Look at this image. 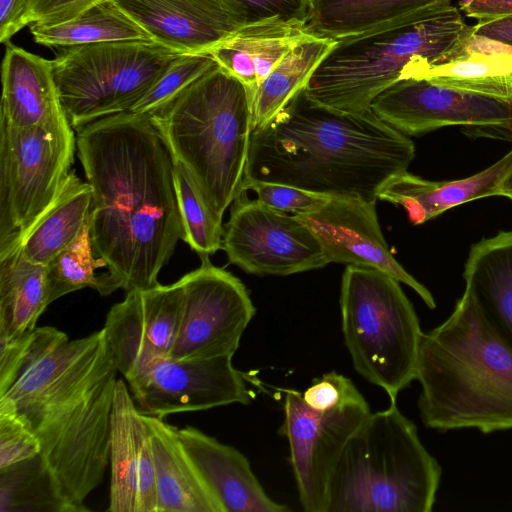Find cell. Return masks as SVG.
<instances>
[{
    "label": "cell",
    "instance_id": "obj_32",
    "mask_svg": "<svg viewBox=\"0 0 512 512\" xmlns=\"http://www.w3.org/2000/svg\"><path fill=\"white\" fill-rule=\"evenodd\" d=\"M91 223L90 220L72 245L45 265L50 304L66 294L86 287L97 290L103 296L121 288L120 283L108 271L96 274V270L107 267V263L101 257L93 255Z\"/></svg>",
    "mask_w": 512,
    "mask_h": 512
},
{
    "label": "cell",
    "instance_id": "obj_44",
    "mask_svg": "<svg viewBox=\"0 0 512 512\" xmlns=\"http://www.w3.org/2000/svg\"><path fill=\"white\" fill-rule=\"evenodd\" d=\"M473 33L512 47V15L477 21Z\"/></svg>",
    "mask_w": 512,
    "mask_h": 512
},
{
    "label": "cell",
    "instance_id": "obj_15",
    "mask_svg": "<svg viewBox=\"0 0 512 512\" xmlns=\"http://www.w3.org/2000/svg\"><path fill=\"white\" fill-rule=\"evenodd\" d=\"M125 379L139 411L159 418L251 402L245 377L233 367L232 357L156 358Z\"/></svg>",
    "mask_w": 512,
    "mask_h": 512
},
{
    "label": "cell",
    "instance_id": "obj_26",
    "mask_svg": "<svg viewBox=\"0 0 512 512\" xmlns=\"http://www.w3.org/2000/svg\"><path fill=\"white\" fill-rule=\"evenodd\" d=\"M463 276L465 289L512 347V231L499 232L473 245Z\"/></svg>",
    "mask_w": 512,
    "mask_h": 512
},
{
    "label": "cell",
    "instance_id": "obj_18",
    "mask_svg": "<svg viewBox=\"0 0 512 512\" xmlns=\"http://www.w3.org/2000/svg\"><path fill=\"white\" fill-rule=\"evenodd\" d=\"M110 512H158L150 434L124 380L116 381L109 435Z\"/></svg>",
    "mask_w": 512,
    "mask_h": 512
},
{
    "label": "cell",
    "instance_id": "obj_21",
    "mask_svg": "<svg viewBox=\"0 0 512 512\" xmlns=\"http://www.w3.org/2000/svg\"><path fill=\"white\" fill-rule=\"evenodd\" d=\"M0 118L17 127L69 124L55 82L53 60L7 43L2 62Z\"/></svg>",
    "mask_w": 512,
    "mask_h": 512
},
{
    "label": "cell",
    "instance_id": "obj_22",
    "mask_svg": "<svg viewBox=\"0 0 512 512\" xmlns=\"http://www.w3.org/2000/svg\"><path fill=\"white\" fill-rule=\"evenodd\" d=\"M512 171V149L488 168L466 178L430 181L407 171L393 176L378 192V199L405 208L415 225L469 201L500 196L502 183Z\"/></svg>",
    "mask_w": 512,
    "mask_h": 512
},
{
    "label": "cell",
    "instance_id": "obj_41",
    "mask_svg": "<svg viewBox=\"0 0 512 512\" xmlns=\"http://www.w3.org/2000/svg\"><path fill=\"white\" fill-rule=\"evenodd\" d=\"M33 333L14 339L0 337V395L16 381L25 363Z\"/></svg>",
    "mask_w": 512,
    "mask_h": 512
},
{
    "label": "cell",
    "instance_id": "obj_19",
    "mask_svg": "<svg viewBox=\"0 0 512 512\" xmlns=\"http://www.w3.org/2000/svg\"><path fill=\"white\" fill-rule=\"evenodd\" d=\"M153 39L183 54L209 53L248 19L232 0H116Z\"/></svg>",
    "mask_w": 512,
    "mask_h": 512
},
{
    "label": "cell",
    "instance_id": "obj_37",
    "mask_svg": "<svg viewBox=\"0 0 512 512\" xmlns=\"http://www.w3.org/2000/svg\"><path fill=\"white\" fill-rule=\"evenodd\" d=\"M41 446L17 413L0 400V469L40 455Z\"/></svg>",
    "mask_w": 512,
    "mask_h": 512
},
{
    "label": "cell",
    "instance_id": "obj_4",
    "mask_svg": "<svg viewBox=\"0 0 512 512\" xmlns=\"http://www.w3.org/2000/svg\"><path fill=\"white\" fill-rule=\"evenodd\" d=\"M415 379L425 427L512 429V347L465 289L451 315L423 334Z\"/></svg>",
    "mask_w": 512,
    "mask_h": 512
},
{
    "label": "cell",
    "instance_id": "obj_28",
    "mask_svg": "<svg viewBox=\"0 0 512 512\" xmlns=\"http://www.w3.org/2000/svg\"><path fill=\"white\" fill-rule=\"evenodd\" d=\"M92 202L90 184L70 171L53 203L17 247L23 257L32 263L47 265L72 245L90 222Z\"/></svg>",
    "mask_w": 512,
    "mask_h": 512
},
{
    "label": "cell",
    "instance_id": "obj_9",
    "mask_svg": "<svg viewBox=\"0 0 512 512\" xmlns=\"http://www.w3.org/2000/svg\"><path fill=\"white\" fill-rule=\"evenodd\" d=\"M182 55L154 40L65 47L53 68L69 124L76 130L128 111Z\"/></svg>",
    "mask_w": 512,
    "mask_h": 512
},
{
    "label": "cell",
    "instance_id": "obj_36",
    "mask_svg": "<svg viewBox=\"0 0 512 512\" xmlns=\"http://www.w3.org/2000/svg\"><path fill=\"white\" fill-rule=\"evenodd\" d=\"M246 190H252L260 203L295 216L315 212L332 198L287 184L252 179L244 180L242 193Z\"/></svg>",
    "mask_w": 512,
    "mask_h": 512
},
{
    "label": "cell",
    "instance_id": "obj_14",
    "mask_svg": "<svg viewBox=\"0 0 512 512\" xmlns=\"http://www.w3.org/2000/svg\"><path fill=\"white\" fill-rule=\"evenodd\" d=\"M222 249L230 263L260 276H287L328 264L318 239L297 216L243 193L233 202Z\"/></svg>",
    "mask_w": 512,
    "mask_h": 512
},
{
    "label": "cell",
    "instance_id": "obj_33",
    "mask_svg": "<svg viewBox=\"0 0 512 512\" xmlns=\"http://www.w3.org/2000/svg\"><path fill=\"white\" fill-rule=\"evenodd\" d=\"M73 512L40 455L0 469V512Z\"/></svg>",
    "mask_w": 512,
    "mask_h": 512
},
{
    "label": "cell",
    "instance_id": "obj_8",
    "mask_svg": "<svg viewBox=\"0 0 512 512\" xmlns=\"http://www.w3.org/2000/svg\"><path fill=\"white\" fill-rule=\"evenodd\" d=\"M400 283L382 270L347 265L340 291L342 333L353 367L390 401L415 380L424 334Z\"/></svg>",
    "mask_w": 512,
    "mask_h": 512
},
{
    "label": "cell",
    "instance_id": "obj_31",
    "mask_svg": "<svg viewBox=\"0 0 512 512\" xmlns=\"http://www.w3.org/2000/svg\"><path fill=\"white\" fill-rule=\"evenodd\" d=\"M336 41L309 35L297 43L260 83L252 101L253 129L271 121L300 91Z\"/></svg>",
    "mask_w": 512,
    "mask_h": 512
},
{
    "label": "cell",
    "instance_id": "obj_13",
    "mask_svg": "<svg viewBox=\"0 0 512 512\" xmlns=\"http://www.w3.org/2000/svg\"><path fill=\"white\" fill-rule=\"evenodd\" d=\"M199 268L179 280L183 308L170 357H233L256 309L245 285L230 272L201 256Z\"/></svg>",
    "mask_w": 512,
    "mask_h": 512
},
{
    "label": "cell",
    "instance_id": "obj_29",
    "mask_svg": "<svg viewBox=\"0 0 512 512\" xmlns=\"http://www.w3.org/2000/svg\"><path fill=\"white\" fill-rule=\"evenodd\" d=\"M49 304L45 266L25 259L18 248L0 254V337L33 332Z\"/></svg>",
    "mask_w": 512,
    "mask_h": 512
},
{
    "label": "cell",
    "instance_id": "obj_42",
    "mask_svg": "<svg viewBox=\"0 0 512 512\" xmlns=\"http://www.w3.org/2000/svg\"><path fill=\"white\" fill-rule=\"evenodd\" d=\"M459 6L477 21L512 15V0H459Z\"/></svg>",
    "mask_w": 512,
    "mask_h": 512
},
{
    "label": "cell",
    "instance_id": "obj_12",
    "mask_svg": "<svg viewBox=\"0 0 512 512\" xmlns=\"http://www.w3.org/2000/svg\"><path fill=\"white\" fill-rule=\"evenodd\" d=\"M370 109L405 135L461 126L470 136L512 141V100L437 85L423 78L398 80L372 101Z\"/></svg>",
    "mask_w": 512,
    "mask_h": 512
},
{
    "label": "cell",
    "instance_id": "obj_16",
    "mask_svg": "<svg viewBox=\"0 0 512 512\" xmlns=\"http://www.w3.org/2000/svg\"><path fill=\"white\" fill-rule=\"evenodd\" d=\"M183 308L180 280L127 291L111 307L103 327L117 370L126 378L139 366L170 357Z\"/></svg>",
    "mask_w": 512,
    "mask_h": 512
},
{
    "label": "cell",
    "instance_id": "obj_7",
    "mask_svg": "<svg viewBox=\"0 0 512 512\" xmlns=\"http://www.w3.org/2000/svg\"><path fill=\"white\" fill-rule=\"evenodd\" d=\"M442 469L396 401L370 413L331 480L327 512H430Z\"/></svg>",
    "mask_w": 512,
    "mask_h": 512
},
{
    "label": "cell",
    "instance_id": "obj_10",
    "mask_svg": "<svg viewBox=\"0 0 512 512\" xmlns=\"http://www.w3.org/2000/svg\"><path fill=\"white\" fill-rule=\"evenodd\" d=\"M75 149L70 124L17 127L0 118V254L17 248L53 203Z\"/></svg>",
    "mask_w": 512,
    "mask_h": 512
},
{
    "label": "cell",
    "instance_id": "obj_20",
    "mask_svg": "<svg viewBox=\"0 0 512 512\" xmlns=\"http://www.w3.org/2000/svg\"><path fill=\"white\" fill-rule=\"evenodd\" d=\"M179 440L222 512H285L254 475L248 459L192 426L177 430Z\"/></svg>",
    "mask_w": 512,
    "mask_h": 512
},
{
    "label": "cell",
    "instance_id": "obj_3",
    "mask_svg": "<svg viewBox=\"0 0 512 512\" xmlns=\"http://www.w3.org/2000/svg\"><path fill=\"white\" fill-rule=\"evenodd\" d=\"M414 157L412 140L371 109L339 111L311 100L303 89L253 129L244 180L376 202L383 185L407 171Z\"/></svg>",
    "mask_w": 512,
    "mask_h": 512
},
{
    "label": "cell",
    "instance_id": "obj_25",
    "mask_svg": "<svg viewBox=\"0 0 512 512\" xmlns=\"http://www.w3.org/2000/svg\"><path fill=\"white\" fill-rule=\"evenodd\" d=\"M453 0H311L306 31L330 40L363 34L416 17L446 13Z\"/></svg>",
    "mask_w": 512,
    "mask_h": 512
},
{
    "label": "cell",
    "instance_id": "obj_6",
    "mask_svg": "<svg viewBox=\"0 0 512 512\" xmlns=\"http://www.w3.org/2000/svg\"><path fill=\"white\" fill-rule=\"evenodd\" d=\"M473 31L453 6L438 16L410 18L337 40L305 93L339 111L369 110L372 101L398 80L461 55Z\"/></svg>",
    "mask_w": 512,
    "mask_h": 512
},
{
    "label": "cell",
    "instance_id": "obj_39",
    "mask_svg": "<svg viewBox=\"0 0 512 512\" xmlns=\"http://www.w3.org/2000/svg\"><path fill=\"white\" fill-rule=\"evenodd\" d=\"M105 0H22V23H56L75 17L90 6Z\"/></svg>",
    "mask_w": 512,
    "mask_h": 512
},
{
    "label": "cell",
    "instance_id": "obj_2",
    "mask_svg": "<svg viewBox=\"0 0 512 512\" xmlns=\"http://www.w3.org/2000/svg\"><path fill=\"white\" fill-rule=\"evenodd\" d=\"M117 372L103 328L69 340L57 328L36 327L16 381L0 395L37 437L73 512L87 511L84 501L109 464Z\"/></svg>",
    "mask_w": 512,
    "mask_h": 512
},
{
    "label": "cell",
    "instance_id": "obj_30",
    "mask_svg": "<svg viewBox=\"0 0 512 512\" xmlns=\"http://www.w3.org/2000/svg\"><path fill=\"white\" fill-rule=\"evenodd\" d=\"M29 29L37 44L48 47L65 48L113 41L154 40L116 0L98 2L64 21L34 22L29 25Z\"/></svg>",
    "mask_w": 512,
    "mask_h": 512
},
{
    "label": "cell",
    "instance_id": "obj_17",
    "mask_svg": "<svg viewBox=\"0 0 512 512\" xmlns=\"http://www.w3.org/2000/svg\"><path fill=\"white\" fill-rule=\"evenodd\" d=\"M297 217L318 239L329 263H343L382 270L412 288L430 308L431 292L391 254L376 213V202L332 197L319 210Z\"/></svg>",
    "mask_w": 512,
    "mask_h": 512
},
{
    "label": "cell",
    "instance_id": "obj_40",
    "mask_svg": "<svg viewBox=\"0 0 512 512\" xmlns=\"http://www.w3.org/2000/svg\"><path fill=\"white\" fill-rule=\"evenodd\" d=\"M354 386L349 378L331 371L315 379L302 393V397L312 409L329 410L337 406Z\"/></svg>",
    "mask_w": 512,
    "mask_h": 512
},
{
    "label": "cell",
    "instance_id": "obj_27",
    "mask_svg": "<svg viewBox=\"0 0 512 512\" xmlns=\"http://www.w3.org/2000/svg\"><path fill=\"white\" fill-rule=\"evenodd\" d=\"M409 77L512 100V47L473 33L461 55L426 66Z\"/></svg>",
    "mask_w": 512,
    "mask_h": 512
},
{
    "label": "cell",
    "instance_id": "obj_38",
    "mask_svg": "<svg viewBox=\"0 0 512 512\" xmlns=\"http://www.w3.org/2000/svg\"><path fill=\"white\" fill-rule=\"evenodd\" d=\"M246 15L248 22L282 19L306 23L311 0H232Z\"/></svg>",
    "mask_w": 512,
    "mask_h": 512
},
{
    "label": "cell",
    "instance_id": "obj_11",
    "mask_svg": "<svg viewBox=\"0 0 512 512\" xmlns=\"http://www.w3.org/2000/svg\"><path fill=\"white\" fill-rule=\"evenodd\" d=\"M370 409L354 386L335 407H309L302 393L285 390L284 419L278 430L288 439L299 501L306 512H327L332 477L344 449Z\"/></svg>",
    "mask_w": 512,
    "mask_h": 512
},
{
    "label": "cell",
    "instance_id": "obj_1",
    "mask_svg": "<svg viewBox=\"0 0 512 512\" xmlns=\"http://www.w3.org/2000/svg\"><path fill=\"white\" fill-rule=\"evenodd\" d=\"M93 193L91 238L108 272L130 291L159 284L183 227L175 162L149 114L122 112L76 129Z\"/></svg>",
    "mask_w": 512,
    "mask_h": 512
},
{
    "label": "cell",
    "instance_id": "obj_35",
    "mask_svg": "<svg viewBox=\"0 0 512 512\" xmlns=\"http://www.w3.org/2000/svg\"><path fill=\"white\" fill-rule=\"evenodd\" d=\"M210 53L185 54L175 60L128 111L151 114L170 101L215 64Z\"/></svg>",
    "mask_w": 512,
    "mask_h": 512
},
{
    "label": "cell",
    "instance_id": "obj_23",
    "mask_svg": "<svg viewBox=\"0 0 512 512\" xmlns=\"http://www.w3.org/2000/svg\"><path fill=\"white\" fill-rule=\"evenodd\" d=\"M309 35L305 23L267 19L244 25L209 53L219 66L245 85L253 101L260 83Z\"/></svg>",
    "mask_w": 512,
    "mask_h": 512
},
{
    "label": "cell",
    "instance_id": "obj_34",
    "mask_svg": "<svg viewBox=\"0 0 512 512\" xmlns=\"http://www.w3.org/2000/svg\"><path fill=\"white\" fill-rule=\"evenodd\" d=\"M175 162L174 178L181 215L183 238L201 256L222 248L224 227L186 167Z\"/></svg>",
    "mask_w": 512,
    "mask_h": 512
},
{
    "label": "cell",
    "instance_id": "obj_5",
    "mask_svg": "<svg viewBox=\"0 0 512 512\" xmlns=\"http://www.w3.org/2000/svg\"><path fill=\"white\" fill-rule=\"evenodd\" d=\"M149 115L222 220L242 194L249 157L252 100L245 85L215 63Z\"/></svg>",
    "mask_w": 512,
    "mask_h": 512
},
{
    "label": "cell",
    "instance_id": "obj_45",
    "mask_svg": "<svg viewBox=\"0 0 512 512\" xmlns=\"http://www.w3.org/2000/svg\"><path fill=\"white\" fill-rule=\"evenodd\" d=\"M500 196H504L512 201V171L507 175L502 183Z\"/></svg>",
    "mask_w": 512,
    "mask_h": 512
},
{
    "label": "cell",
    "instance_id": "obj_24",
    "mask_svg": "<svg viewBox=\"0 0 512 512\" xmlns=\"http://www.w3.org/2000/svg\"><path fill=\"white\" fill-rule=\"evenodd\" d=\"M155 468L158 512H222L183 448L175 426L144 415Z\"/></svg>",
    "mask_w": 512,
    "mask_h": 512
},
{
    "label": "cell",
    "instance_id": "obj_43",
    "mask_svg": "<svg viewBox=\"0 0 512 512\" xmlns=\"http://www.w3.org/2000/svg\"><path fill=\"white\" fill-rule=\"evenodd\" d=\"M24 28L22 0H0V41L3 44Z\"/></svg>",
    "mask_w": 512,
    "mask_h": 512
}]
</instances>
